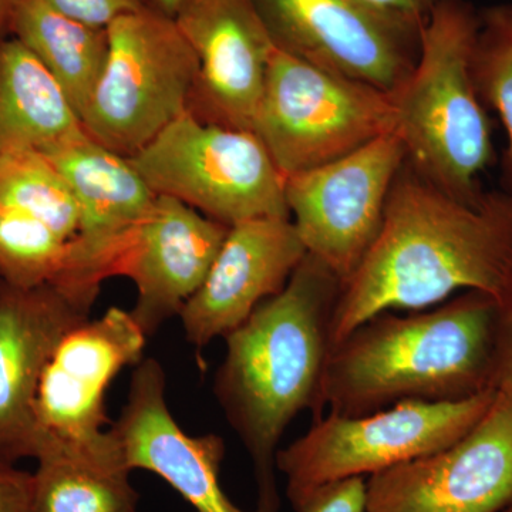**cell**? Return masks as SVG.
Returning <instances> with one entry per match:
<instances>
[{
  "mask_svg": "<svg viewBox=\"0 0 512 512\" xmlns=\"http://www.w3.org/2000/svg\"><path fill=\"white\" fill-rule=\"evenodd\" d=\"M511 278V192L458 200L406 161L375 241L340 289L333 348L380 313L423 311L460 291L500 302Z\"/></svg>",
  "mask_w": 512,
  "mask_h": 512,
  "instance_id": "1",
  "label": "cell"
},
{
  "mask_svg": "<svg viewBox=\"0 0 512 512\" xmlns=\"http://www.w3.org/2000/svg\"><path fill=\"white\" fill-rule=\"evenodd\" d=\"M342 282L308 254L284 291L225 336L214 393L244 444L256 481L255 512H279L276 456L293 420L323 417V382Z\"/></svg>",
  "mask_w": 512,
  "mask_h": 512,
  "instance_id": "2",
  "label": "cell"
},
{
  "mask_svg": "<svg viewBox=\"0 0 512 512\" xmlns=\"http://www.w3.org/2000/svg\"><path fill=\"white\" fill-rule=\"evenodd\" d=\"M497 328V299L477 291L407 316L380 313L333 348L323 409L355 417L495 390Z\"/></svg>",
  "mask_w": 512,
  "mask_h": 512,
  "instance_id": "3",
  "label": "cell"
},
{
  "mask_svg": "<svg viewBox=\"0 0 512 512\" xmlns=\"http://www.w3.org/2000/svg\"><path fill=\"white\" fill-rule=\"evenodd\" d=\"M480 15L466 0H443L420 32L412 73L392 94L406 161L440 190L473 202L495 158L493 128L474 80Z\"/></svg>",
  "mask_w": 512,
  "mask_h": 512,
  "instance_id": "4",
  "label": "cell"
},
{
  "mask_svg": "<svg viewBox=\"0 0 512 512\" xmlns=\"http://www.w3.org/2000/svg\"><path fill=\"white\" fill-rule=\"evenodd\" d=\"M107 33L106 63L80 121L97 143L130 158L187 113L198 59L175 19L150 8Z\"/></svg>",
  "mask_w": 512,
  "mask_h": 512,
  "instance_id": "5",
  "label": "cell"
},
{
  "mask_svg": "<svg viewBox=\"0 0 512 512\" xmlns=\"http://www.w3.org/2000/svg\"><path fill=\"white\" fill-rule=\"evenodd\" d=\"M252 131L285 177L396 131L392 94L274 47Z\"/></svg>",
  "mask_w": 512,
  "mask_h": 512,
  "instance_id": "6",
  "label": "cell"
},
{
  "mask_svg": "<svg viewBox=\"0 0 512 512\" xmlns=\"http://www.w3.org/2000/svg\"><path fill=\"white\" fill-rule=\"evenodd\" d=\"M130 160L157 195L225 227L291 218L284 175L254 131L207 123L187 111Z\"/></svg>",
  "mask_w": 512,
  "mask_h": 512,
  "instance_id": "7",
  "label": "cell"
},
{
  "mask_svg": "<svg viewBox=\"0 0 512 512\" xmlns=\"http://www.w3.org/2000/svg\"><path fill=\"white\" fill-rule=\"evenodd\" d=\"M497 390L460 402H400L363 416L328 414L281 448L286 495L346 478L373 476L456 443L490 409Z\"/></svg>",
  "mask_w": 512,
  "mask_h": 512,
  "instance_id": "8",
  "label": "cell"
},
{
  "mask_svg": "<svg viewBox=\"0 0 512 512\" xmlns=\"http://www.w3.org/2000/svg\"><path fill=\"white\" fill-rule=\"evenodd\" d=\"M147 335L130 311L111 306L59 340L40 377L35 399L36 457L73 453L121 458L106 412L110 384L144 359Z\"/></svg>",
  "mask_w": 512,
  "mask_h": 512,
  "instance_id": "9",
  "label": "cell"
},
{
  "mask_svg": "<svg viewBox=\"0 0 512 512\" xmlns=\"http://www.w3.org/2000/svg\"><path fill=\"white\" fill-rule=\"evenodd\" d=\"M406 158L393 131L338 160L285 177L286 205L299 237L342 285L375 241Z\"/></svg>",
  "mask_w": 512,
  "mask_h": 512,
  "instance_id": "10",
  "label": "cell"
},
{
  "mask_svg": "<svg viewBox=\"0 0 512 512\" xmlns=\"http://www.w3.org/2000/svg\"><path fill=\"white\" fill-rule=\"evenodd\" d=\"M289 55L393 93L412 73L421 26L363 0H252Z\"/></svg>",
  "mask_w": 512,
  "mask_h": 512,
  "instance_id": "11",
  "label": "cell"
},
{
  "mask_svg": "<svg viewBox=\"0 0 512 512\" xmlns=\"http://www.w3.org/2000/svg\"><path fill=\"white\" fill-rule=\"evenodd\" d=\"M366 512H512V394L456 443L370 476Z\"/></svg>",
  "mask_w": 512,
  "mask_h": 512,
  "instance_id": "12",
  "label": "cell"
},
{
  "mask_svg": "<svg viewBox=\"0 0 512 512\" xmlns=\"http://www.w3.org/2000/svg\"><path fill=\"white\" fill-rule=\"evenodd\" d=\"M40 153L62 174L79 208L69 265L52 285L94 303L101 284L113 276L128 237L147 217L158 195L130 158L97 143L86 131Z\"/></svg>",
  "mask_w": 512,
  "mask_h": 512,
  "instance_id": "13",
  "label": "cell"
},
{
  "mask_svg": "<svg viewBox=\"0 0 512 512\" xmlns=\"http://www.w3.org/2000/svg\"><path fill=\"white\" fill-rule=\"evenodd\" d=\"M198 59L188 111L251 130L274 42L252 0H188L174 16Z\"/></svg>",
  "mask_w": 512,
  "mask_h": 512,
  "instance_id": "14",
  "label": "cell"
},
{
  "mask_svg": "<svg viewBox=\"0 0 512 512\" xmlns=\"http://www.w3.org/2000/svg\"><path fill=\"white\" fill-rule=\"evenodd\" d=\"M306 255L291 218H254L229 227L207 278L178 315L188 342L204 349L224 339L284 291Z\"/></svg>",
  "mask_w": 512,
  "mask_h": 512,
  "instance_id": "15",
  "label": "cell"
},
{
  "mask_svg": "<svg viewBox=\"0 0 512 512\" xmlns=\"http://www.w3.org/2000/svg\"><path fill=\"white\" fill-rule=\"evenodd\" d=\"M90 311L55 285L20 288L0 279V466L36 457L40 377L59 340Z\"/></svg>",
  "mask_w": 512,
  "mask_h": 512,
  "instance_id": "16",
  "label": "cell"
},
{
  "mask_svg": "<svg viewBox=\"0 0 512 512\" xmlns=\"http://www.w3.org/2000/svg\"><path fill=\"white\" fill-rule=\"evenodd\" d=\"M228 228L184 202L158 195L113 268V276H126L136 285L130 313L147 338L180 315L200 289Z\"/></svg>",
  "mask_w": 512,
  "mask_h": 512,
  "instance_id": "17",
  "label": "cell"
},
{
  "mask_svg": "<svg viewBox=\"0 0 512 512\" xmlns=\"http://www.w3.org/2000/svg\"><path fill=\"white\" fill-rule=\"evenodd\" d=\"M128 470L163 478L197 512H245L220 483L225 443L217 434L190 436L165 400V373L153 357L134 369L119 420L111 424Z\"/></svg>",
  "mask_w": 512,
  "mask_h": 512,
  "instance_id": "18",
  "label": "cell"
},
{
  "mask_svg": "<svg viewBox=\"0 0 512 512\" xmlns=\"http://www.w3.org/2000/svg\"><path fill=\"white\" fill-rule=\"evenodd\" d=\"M84 128L59 84L15 37L0 43V156L45 151Z\"/></svg>",
  "mask_w": 512,
  "mask_h": 512,
  "instance_id": "19",
  "label": "cell"
},
{
  "mask_svg": "<svg viewBox=\"0 0 512 512\" xmlns=\"http://www.w3.org/2000/svg\"><path fill=\"white\" fill-rule=\"evenodd\" d=\"M9 36L42 63L82 119L106 63L107 29L69 18L43 0H20Z\"/></svg>",
  "mask_w": 512,
  "mask_h": 512,
  "instance_id": "20",
  "label": "cell"
},
{
  "mask_svg": "<svg viewBox=\"0 0 512 512\" xmlns=\"http://www.w3.org/2000/svg\"><path fill=\"white\" fill-rule=\"evenodd\" d=\"M33 476V512H137L138 494L120 458L46 453Z\"/></svg>",
  "mask_w": 512,
  "mask_h": 512,
  "instance_id": "21",
  "label": "cell"
},
{
  "mask_svg": "<svg viewBox=\"0 0 512 512\" xmlns=\"http://www.w3.org/2000/svg\"><path fill=\"white\" fill-rule=\"evenodd\" d=\"M0 208L45 222L72 241L79 228V208L72 190L52 161L37 150L0 156Z\"/></svg>",
  "mask_w": 512,
  "mask_h": 512,
  "instance_id": "22",
  "label": "cell"
},
{
  "mask_svg": "<svg viewBox=\"0 0 512 512\" xmlns=\"http://www.w3.org/2000/svg\"><path fill=\"white\" fill-rule=\"evenodd\" d=\"M69 256L70 241L45 222L0 208V279L20 288L56 284Z\"/></svg>",
  "mask_w": 512,
  "mask_h": 512,
  "instance_id": "23",
  "label": "cell"
},
{
  "mask_svg": "<svg viewBox=\"0 0 512 512\" xmlns=\"http://www.w3.org/2000/svg\"><path fill=\"white\" fill-rule=\"evenodd\" d=\"M473 72L485 109L494 110L507 133L504 174L512 194V3L478 13Z\"/></svg>",
  "mask_w": 512,
  "mask_h": 512,
  "instance_id": "24",
  "label": "cell"
},
{
  "mask_svg": "<svg viewBox=\"0 0 512 512\" xmlns=\"http://www.w3.org/2000/svg\"><path fill=\"white\" fill-rule=\"evenodd\" d=\"M288 498L295 512H366V480L346 478Z\"/></svg>",
  "mask_w": 512,
  "mask_h": 512,
  "instance_id": "25",
  "label": "cell"
},
{
  "mask_svg": "<svg viewBox=\"0 0 512 512\" xmlns=\"http://www.w3.org/2000/svg\"><path fill=\"white\" fill-rule=\"evenodd\" d=\"M50 8L94 28L107 29L123 16L147 8L146 0H43Z\"/></svg>",
  "mask_w": 512,
  "mask_h": 512,
  "instance_id": "26",
  "label": "cell"
},
{
  "mask_svg": "<svg viewBox=\"0 0 512 512\" xmlns=\"http://www.w3.org/2000/svg\"><path fill=\"white\" fill-rule=\"evenodd\" d=\"M494 389L512 394V278L498 302Z\"/></svg>",
  "mask_w": 512,
  "mask_h": 512,
  "instance_id": "27",
  "label": "cell"
},
{
  "mask_svg": "<svg viewBox=\"0 0 512 512\" xmlns=\"http://www.w3.org/2000/svg\"><path fill=\"white\" fill-rule=\"evenodd\" d=\"M0 512H33V476L0 466Z\"/></svg>",
  "mask_w": 512,
  "mask_h": 512,
  "instance_id": "28",
  "label": "cell"
},
{
  "mask_svg": "<svg viewBox=\"0 0 512 512\" xmlns=\"http://www.w3.org/2000/svg\"><path fill=\"white\" fill-rule=\"evenodd\" d=\"M369 5L423 26L427 18L443 0H363Z\"/></svg>",
  "mask_w": 512,
  "mask_h": 512,
  "instance_id": "29",
  "label": "cell"
},
{
  "mask_svg": "<svg viewBox=\"0 0 512 512\" xmlns=\"http://www.w3.org/2000/svg\"><path fill=\"white\" fill-rule=\"evenodd\" d=\"M19 2L20 0H0V43L9 37L10 22Z\"/></svg>",
  "mask_w": 512,
  "mask_h": 512,
  "instance_id": "30",
  "label": "cell"
},
{
  "mask_svg": "<svg viewBox=\"0 0 512 512\" xmlns=\"http://www.w3.org/2000/svg\"><path fill=\"white\" fill-rule=\"evenodd\" d=\"M188 0H146L147 8L163 13L165 16L174 18L178 10L183 8Z\"/></svg>",
  "mask_w": 512,
  "mask_h": 512,
  "instance_id": "31",
  "label": "cell"
}]
</instances>
